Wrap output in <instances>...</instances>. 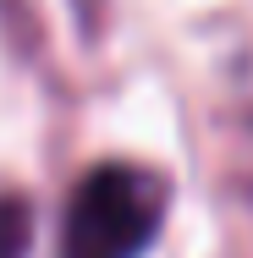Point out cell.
I'll list each match as a JSON object with an SVG mask.
<instances>
[{
    "instance_id": "7a4b0ae2",
    "label": "cell",
    "mask_w": 253,
    "mask_h": 258,
    "mask_svg": "<svg viewBox=\"0 0 253 258\" xmlns=\"http://www.w3.org/2000/svg\"><path fill=\"white\" fill-rule=\"evenodd\" d=\"M33 253V209L22 198H0V258Z\"/></svg>"
},
{
    "instance_id": "6da1fadb",
    "label": "cell",
    "mask_w": 253,
    "mask_h": 258,
    "mask_svg": "<svg viewBox=\"0 0 253 258\" xmlns=\"http://www.w3.org/2000/svg\"><path fill=\"white\" fill-rule=\"evenodd\" d=\"M165 225V181L138 165H94L66 209L61 258H143Z\"/></svg>"
}]
</instances>
